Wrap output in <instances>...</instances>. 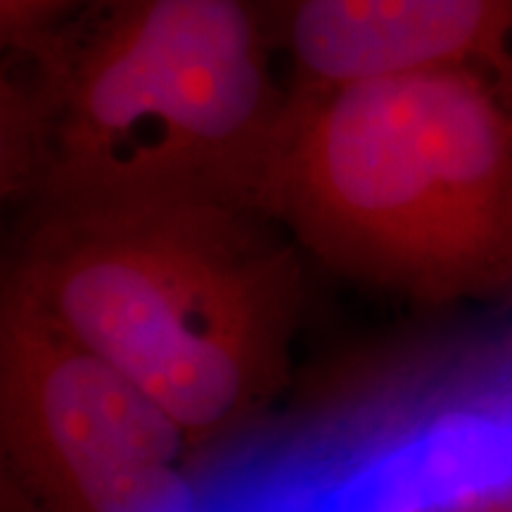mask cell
<instances>
[{"label":"cell","mask_w":512,"mask_h":512,"mask_svg":"<svg viewBox=\"0 0 512 512\" xmlns=\"http://www.w3.org/2000/svg\"><path fill=\"white\" fill-rule=\"evenodd\" d=\"M76 0H0V46L27 41L50 17Z\"/></svg>","instance_id":"8992f818"},{"label":"cell","mask_w":512,"mask_h":512,"mask_svg":"<svg viewBox=\"0 0 512 512\" xmlns=\"http://www.w3.org/2000/svg\"><path fill=\"white\" fill-rule=\"evenodd\" d=\"M456 512H512V486L505 491H498V494L479 498V501L465 505V508Z\"/></svg>","instance_id":"52a82bcc"},{"label":"cell","mask_w":512,"mask_h":512,"mask_svg":"<svg viewBox=\"0 0 512 512\" xmlns=\"http://www.w3.org/2000/svg\"><path fill=\"white\" fill-rule=\"evenodd\" d=\"M290 114L256 0H124L62 95L43 164L50 202L271 214Z\"/></svg>","instance_id":"3957f363"},{"label":"cell","mask_w":512,"mask_h":512,"mask_svg":"<svg viewBox=\"0 0 512 512\" xmlns=\"http://www.w3.org/2000/svg\"><path fill=\"white\" fill-rule=\"evenodd\" d=\"M294 93L482 72L512 83V0H290Z\"/></svg>","instance_id":"5b68a950"},{"label":"cell","mask_w":512,"mask_h":512,"mask_svg":"<svg viewBox=\"0 0 512 512\" xmlns=\"http://www.w3.org/2000/svg\"><path fill=\"white\" fill-rule=\"evenodd\" d=\"M192 446L0 280V512H190Z\"/></svg>","instance_id":"277c9868"},{"label":"cell","mask_w":512,"mask_h":512,"mask_svg":"<svg viewBox=\"0 0 512 512\" xmlns=\"http://www.w3.org/2000/svg\"><path fill=\"white\" fill-rule=\"evenodd\" d=\"M271 214L325 264L420 302L512 297V83L292 93Z\"/></svg>","instance_id":"7a4b0ae2"},{"label":"cell","mask_w":512,"mask_h":512,"mask_svg":"<svg viewBox=\"0 0 512 512\" xmlns=\"http://www.w3.org/2000/svg\"><path fill=\"white\" fill-rule=\"evenodd\" d=\"M3 280L195 446L278 387L299 299L259 214L204 202L53 209Z\"/></svg>","instance_id":"6da1fadb"}]
</instances>
